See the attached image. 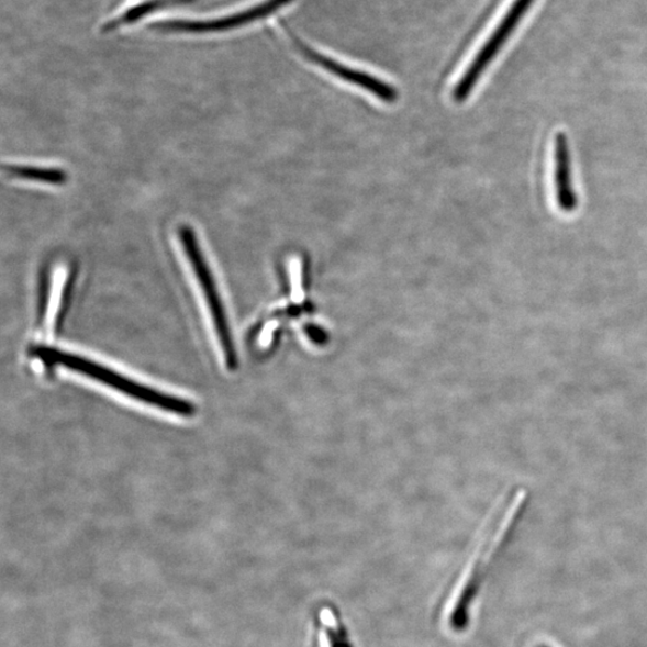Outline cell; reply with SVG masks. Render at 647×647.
<instances>
[{"instance_id": "obj_1", "label": "cell", "mask_w": 647, "mask_h": 647, "mask_svg": "<svg viewBox=\"0 0 647 647\" xmlns=\"http://www.w3.org/2000/svg\"><path fill=\"white\" fill-rule=\"evenodd\" d=\"M31 354L46 366L63 367L66 371L90 378L132 400L155 406L163 412L179 416H191L196 412V406L189 401L143 386L141 382L112 371L109 367L83 358V356L47 346H36L31 349Z\"/></svg>"}, {"instance_id": "obj_2", "label": "cell", "mask_w": 647, "mask_h": 647, "mask_svg": "<svg viewBox=\"0 0 647 647\" xmlns=\"http://www.w3.org/2000/svg\"><path fill=\"white\" fill-rule=\"evenodd\" d=\"M180 235L183 241L185 249H187V255L191 263V267L194 270L198 285H200L202 288L211 319H213L224 359H226L227 366L231 369H234L237 364L234 341L232 337L226 310H224L214 277L210 274L208 264L203 257V254L201 255L200 247H198L193 234L188 231H181Z\"/></svg>"}, {"instance_id": "obj_3", "label": "cell", "mask_w": 647, "mask_h": 647, "mask_svg": "<svg viewBox=\"0 0 647 647\" xmlns=\"http://www.w3.org/2000/svg\"><path fill=\"white\" fill-rule=\"evenodd\" d=\"M533 3L534 0H514L504 19L500 21L491 37L487 40L478 55L472 59L464 77L459 79L454 92L457 102H464L471 94L488 66L492 64L501 48L505 46Z\"/></svg>"}, {"instance_id": "obj_4", "label": "cell", "mask_w": 647, "mask_h": 647, "mask_svg": "<svg viewBox=\"0 0 647 647\" xmlns=\"http://www.w3.org/2000/svg\"><path fill=\"white\" fill-rule=\"evenodd\" d=\"M294 40L301 52V55L305 56L313 64L321 66V68L325 71H328L330 74L343 79V81L366 89L382 102L394 103L398 101V90H395L390 85L382 82L381 79L364 71L349 68V66L330 58L323 55V53L301 43L300 40Z\"/></svg>"}, {"instance_id": "obj_5", "label": "cell", "mask_w": 647, "mask_h": 647, "mask_svg": "<svg viewBox=\"0 0 647 647\" xmlns=\"http://www.w3.org/2000/svg\"><path fill=\"white\" fill-rule=\"evenodd\" d=\"M554 185L559 209L567 214L573 213L578 208V196L573 188L570 142L564 132L554 140Z\"/></svg>"}, {"instance_id": "obj_6", "label": "cell", "mask_w": 647, "mask_h": 647, "mask_svg": "<svg viewBox=\"0 0 647 647\" xmlns=\"http://www.w3.org/2000/svg\"><path fill=\"white\" fill-rule=\"evenodd\" d=\"M11 174L22 179L43 181L48 183H60L65 177L56 169H44L37 167H11Z\"/></svg>"}, {"instance_id": "obj_7", "label": "cell", "mask_w": 647, "mask_h": 647, "mask_svg": "<svg viewBox=\"0 0 647 647\" xmlns=\"http://www.w3.org/2000/svg\"><path fill=\"white\" fill-rule=\"evenodd\" d=\"M539 647H547V646H539Z\"/></svg>"}]
</instances>
